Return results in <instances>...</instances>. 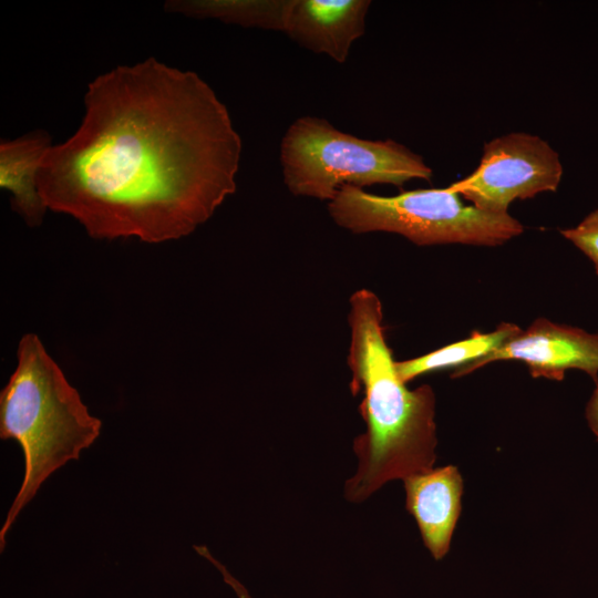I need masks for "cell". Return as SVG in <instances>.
Segmentation results:
<instances>
[{"label": "cell", "mask_w": 598, "mask_h": 598, "mask_svg": "<svg viewBox=\"0 0 598 598\" xmlns=\"http://www.w3.org/2000/svg\"><path fill=\"white\" fill-rule=\"evenodd\" d=\"M350 391L363 393L359 411L367 424L353 441L355 474L346 482L350 502H362L383 484L426 472L435 462V395L423 384L410 390L396 373L386 343L379 297L359 289L349 299Z\"/></svg>", "instance_id": "cell-2"}, {"label": "cell", "mask_w": 598, "mask_h": 598, "mask_svg": "<svg viewBox=\"0 0 598 598\" xmlns=\"http://www.w3.org/2000/svg\"><path fill=\"white\" fill-rule=\"evenodd\" d=\"M596 384L597 386L586 408V419L591 431L598 439V383Z\"/></svg>", "instance_id": "cell-15"}, {"label": "cell", "mask_w": 598, "mask_h": 598, "mask_svg": "<svg viewBox=\"0 0 598 598\" xmlns=\"http://www.w3.org/2000/svg\"><path fill=\"white\" fill-rule=\"evenodd\" d=\"M561 176L559 155L545 140L515 132L487 142L476 169L447 187L481 210L504 214L516 199L556 192Z\"/></svg>", "instance_id": "cell-6"}, {"label": "cell", "mask_w": 598, "mask_h": 598, "mask_svg": "<svg viewBox=\"0 0 598 598\" xmlns=\"http://www.w3.org/2000/svg\"><path fill=\"white\" fill-rule=\"evenodd\" d=\"M370 0H288L283 33L299 45L344 63L365 32Z\"/></svg>", "instance_id": "cell-8"}, {"label": "cell", "mask_w": 598, "mask_h": 598, "mask_svg": "<svg viewBox=\"0 0 598 598\" xmlns=\"http://www.w3.org/2000/svg\"><path fill=\"white\" fill-rule=\"evenodd\" d=\"M52 146L50 135L34 131L0 144V186L11 194V206L30 227L41 225L47 206L38 181L42 161Z\"/></svg>", "instance_id": "cell-10"}, {"label": "cell", "mask_w": 598, "mask_h": 598, "mask_svg": "<svg viewBox=\"0 0 598 598\" xmlns=\"http://www.w3.org/2000/svg\"><path fill=\"white\" fill-rule=\"evenodd\" d=\"M406 509L419 526L423 543L435 559L450 549L461 514L463 480L453 465L431 468L403 480Z\"/></svg>", "instance_id": "cell-9"}, {"label": "cell", "mask_w": 598, "mask_h": 598, "mask_svg": "<svg viewBox=\"0 0 598 598\" xmlns=\"http://www.w3.org/2000/svg\"><path fill=\"white\" fill-rule=\"evenodd\" d=\"M288 0H172L165 10L245 28L283 31Z\"/></svg>", "instance_id": "cell-11"}, {"label": "cell", "mask_w": 598, "mask_h": 598, "mask_svg": "<svg viewBox=\"0 0 598 598\" xmlns=\"http://www.w3.org/2000/svg\"><path fill=\"white\" fill-rule=\"evenodd\" d=\"M560 234L590 258L598 275V209L576 227L561 229Z\"/></svg>", "instance_id": "cell-13"}, {"label": "cell", "mask_w": 598, "mask_h": 598, "mask_svg": "<svg viewBox=\"0 0 598 598\" xmlns=\"http://www.w3.org/2000/svg\"><path fill=\"white\" fill-rule=\"evenodd\" d=\"M522 361L533 378L561 381L565 372L579 369L598 383V333L537 318L526 330L491 353L453 370V379L464 377L495 361Z\"/></svg>", "instance_id": "cell-7"}, {"label": "cell", "mask_w": 598, "mask_h": 598, "mask_svg": "<svg viewBox=\"0 0 598 598\" xmlns=\"http://www.w3.org/2000/svg\"><path fill=\"white\" fill-rule=\"evenodd\" d=\"M194 548L199 555L208 559L221 573L224 580L233 588L238 598H251L247 589L235 577L231 576L223 564L212 556L205 546H194Z\"/></svg>", "instance_id": "cell-14"}, {"label": "cell", "mask_w": 598, "mask_h": 598, "mask_svg": "<svg viewBox=\"0 0 598 598\" xmlns=\"http://www.w3.org/2000/svg\"><path fill=\"white\" fill-rule=\"evenodd\" d=\"M328 212L338 226L353 234L394 233L417 246H498L524 231L508 213L465 205L448 187L380 196L346 185L328 203Z\"/></svg>", "instance_id": "cell-5"}, {"label": "cell", "mask_w": 598, "mask_h": 598, "mask_svg": "<svg viewBox=\"0 0 598 598\" xmlns=\"http://www.w3.org/2000/svg\"><path fill=\"white\" fill-rule=\"evenodd\" d=\"M17 358V368L0 393V437L21 445L24 476L0 529L1 551L7 533L41 484L69 461L78 460L102 426L37 334L21 338Z\"/></svg>", "instance_id": "cell-3"}, {"label": "cell", "mask_w": 598, "mask_h": 598, "mask_svg": "<svg viewBox=\"0 0 598 598\" xmlns=\"http://www.w3.org/2000/svg\"><path fill=\"white\" fill-rule=\"evenodd\" d=\"M522 330L515 323L503 322L488 333L474 331L470 338L451 343L427 354L404 361H395L396 373L402 382L408 383L429 372L450 368L455 370L498 349Z\"/></svg>", "instance_id": "cell-12"}, {"label": "cell", "mask_w": 598, "mask_h": 598, "mask_svg": "<svg viewBox=\"0 0 598 598\" xmlns=\"http://www.w3.org/2000/svg\"><path fill=\"white\" fill-rule=\"evenodd\" d=\"M76 132L39 173L47 208L97 239L157 244L192 234L236 192L241 138L193 71L148 58L99 75Z\"/></svg>", "instance_id": "cell-1"}, {"label": "cell", "mask_w": 598, "mask_h": 598, "mask_svg": "<svg viewBox=\"0 0 598 598\" xmlns=\"http://www.w3.org/2000/svg\"><path fill=\"white\" fill-rule=\"evenodd\" d=\"M283 183L295 196L330 202L346 185L365 187L411 179L431 181L423 157L393 140H365L344 133L326 118L301 116L280 143Z\"/></svg>", "instance_id": "cell-4"}]
</instances>
